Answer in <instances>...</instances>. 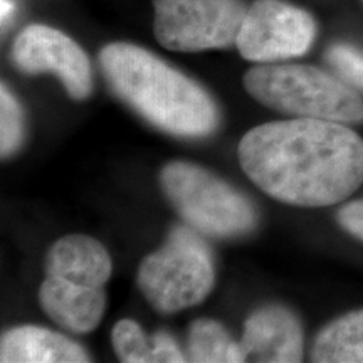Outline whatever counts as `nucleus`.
<instances>
[{
    "instance_id": "f257e3e1",
    "label": "nucleus",
    "mask_w": 363,
    "mask_h": 363,
    "mask_svg": "<svg viewBox=\"0 0 363 363\" xmlns=\"http://www.w3.org/2000/svg\"><path fill=\"white\" fill-rule=\"evenodd\" d=\"M238 155L262 192L289 206H335L363 182V140L338 121L291 118L259 125L242 136Z\"/></svg>"
},
{
    "instance_id": "f03ea898",
    "label": "nucleus",
    "mask_w": 363,
    "mask_h": 363,
    "mask_svg": "<svg viewBox=\"0 0 363 363\" xmlns=\"http://www.w3.org/2000/svg\"><path fill=\"white\" fill-rule=\"evenodd\" d=\"M99 66L113 93L158 130L203 138L219 126V108L211 94L147 49L108 44L99 52Z\"/></svg>"
},
{
    "instance_id": "7ed1b4c3",
    "label": "nucleus",
    "mask_w": 363,
    "mask_h": 363,
    "mask_svg": "<svg viewBox=\"0 0 363 363\" xmlns=\"http://www.w3.org/2000/svg\"><path fill=\"white\" fill-rule=\"evenodd\" d=\"M254 99L271 110L296 118L338 123L363 121V99L352 84L306 65H259L244 76Z\"/></svg>"
},
{
    "instance_id": "20e7f679",
    "label": "nucleus",
    "mask_w": 363,
    "mask_h": 363,
    "mask_svg": "<svg viewBox=\"0 0 363 363\" xmlns=\"http://www.w3.org/2000/svg\"><path fill=\"white\" fill-rule=\"evenodd\" d=\"M160 185L177 212L199 234L233 239L256 229L259 217L251 199L202 167L172 162L162 170Z\"/></svg>"
},
{
    "instance_id": "39448f33",
    "label": "nucleus",
    "mask_w": 363,
    "mask_h": 363,
    "mask_svg": "<svg viewBox=\"0 0 363 363\" xmlns=\"http://www.w3.org/2000/svg\"><path fill=\"white\" fill-rule=\"evenodd\" d=\"M214 281L211 249L190 225H175L167 242L145 257L138 269L140 291L162 315L201 305Z\"/></svg>"
},
{
    "instance_id": "423d86ee",
    "label": "nucleus",
    "mask_w": 363,
    "mask_h": 363,
    "mask_svg": "<svg viewBox=\"0 0 363 363\" xmlns=\"http://www.w3.org/2000/svg\"><path fill=\"white\" fill-rule=\"evenodd\" d=\"M153 9L163 48L199 52L235 45L249 7L242 0H153Z\"/></svg>"
},
{
    "instance_id": "0eeeda50",
    "label": "nucleus",
    "mask_w": 363,
    "mask_h": 363,
    "mask_svg": "<svg viewBox=\"0 0 363 363\" xmlns=\"http://www.w3.org/2000/svg\"><path fill=\"white\" fill-rule=\"evenodd\" d=\"M316 22L303 9L284 0H254L240 26L235 48L257 65H272L310 51Z\"/></svg>"
},
{
    "instance_id": "6e6552de",
    "label": "nucleus",
    "mask_w": 363,
    "mask_h": 363,
    "mask_svg": "<svg viewBox=\"0 0 363 363\" xmlns=\"http://www.w3.org/2000/svg\"><path fill=\"white\" fill-rule=\"evenodd\" d=\"M13 66L26 74L52 72L72 99H86L93 91V69L83 48L61 30L44 24L27 26L13 40Z\"/></svg>"
},
{
    "instance_id": "1a4fd4ad",
    "label": "nucleus",
    "mask_w": 363,
    "mask_h": 363,
    "mask_svg": "<svg viewBox=\"0 0 363 363\" xmlns=\"http://www.w3.org/2000/svg\"><path fill=\"white\" fill-rule=\"evenodd\" d=\"M240 347L246 360L267 363L301 362V323L298 316L286 306H262L246 320Z\"/></svg>"
},
{
    "instance_id": "9d476101",
    "label": "nucleus",
    "mask_w": 363,
    "mask_h": 363,
    "mask_svg": "<svg viewBox=\"0 0 363 363\" xmlns=\"http://www.w3.org/2000/svg\"><path fill=\"white\" fill-rule=\"evenodd\" d=\"M39 303L54 323L72 333H89L101 323L106 306L103 288H89L59 276H45Z\"/></svg>"
},
{
    "instance_id": "9b49d317",
    "label": "nucleus",
    "mask_w": 363,
    "mask_h": 363,
    "mask_svg": "<svg viewBox=\"0 0 363 363\" xmlns=\"http://www.w3.org/2000/svg\"><path fill=\"white\" fill-rule=\"evenodd\" d=\"M111 271L110 254L89 235H66L45 256V276H59L89 288H103Z\"/></svg>"
},
{
    "instance_id": "f8f14e48",
    "label": "nucleus",
    "mask_w": 363,
    "mask_h": 363,
    "mask_svg": "<svg viewBox=\"0 0 363 363\" xmlns=\"http://www.w3.org/2000/svg\"><path fill=\"white\" fill-rule=\"evenodd\" d=\"M89 360L79 343L40 326H17L6 331L0 342L2 363H86Z\"/></svg>"
},
{
    "instance_id": "ddd939ff",
    "label": "nucleus",
    "mask_w": 363,
    "mask_h": 363,
    "mask_svg": "<svg viewBox=\"0 0 363 363\" xmlns=\"http://www.w3.org/2000/svg\"><path fill=\"white\" fill-rule=\"evenodd\" d=\"M311 360L318 363H363V310L348 313L316 335Z\"/></svg>"
},
{
    "instance_id": "4468645a",
    "label": "nucleus",
    "mask_w": 363,
    "mask_h": 363,
    "mask_svg": "<svg viewBox=\"0 0 363 363\" xmlns=\"http://www.w3.org/2000/svg\"><path fill=\"white\" fill-rule=\"evenodd\" d=\"M187 362L240 363L246 362V355L240 342L233 340L224 326L214 320L201 318L189 328Z\"/></svg>"
},
{
    "instance_id": "2eb2a0df",
    "label": "nucleus",
    "mask_w": 363,
    "mask_h": 363,
    "mask_svg": "<svg viewBox=\"0 0 363 363\" xmlns=\"http://www.w3.org/2000/svg\"><path fill=\"white\" fill-rule=\"evenodd\" d=\"M111 342L118 358L125 363H155V342L147 337L136 321L121 320L111 331Z\"/></svg>"
},
{
    "instance_id": "dca6fc26",
    "label": "nucleus",
    "mask_w": 363,
    "mask_h": 363,
    "mask_svg": "<svg viewBox=\"0 0 363 363\" xmlns=\"http://www.w3.org/2000/svg\"><path fill=\"white\" fill-rule=\"evenodd\" d=\"M24 136V115L19 101L7 89L6 84L0 88V153L11 157L21 147Z\"/></svg>"
},
{
    "instance_id": "f3484780",
    "label": "nucleus",
    "mask_w": 363,
    "mask_h": 363,
    "mask_svg": "<svg viewBox=\"0 0 363 363\" xmlns=\"http://www.w3.org/2000/svg\"><path fill=\"white\" fill-rule=\"evenodd\" d=\"M326 61L348 84L363 91V54L348 44H335L326 51Z\"/></svg>"
},
{
    "instance_id": "a211bd4d",
    "label": "nucleus",
    "mask_w": 363,
    "mask_h": 363,
    "mask_svg": "<svg viewBox=\"0 0 363 363\" xmlns=\"http://www.w3.org/2000/svg\"><path fill=\"white\" fill-rule=\"evenodd\" d=\"M338 222L348 234L363 240V199H358V201H353L340 208Z\"/></svg>"
},
{
    "instance_id": "6ab92c4d",
    "label": "nucleus",
    "mask_w": 363,
    "mask_h": 363,
    "mask_svg": "<svg viewBox=\"0 0 363 363\" xmlns=\"http://www.w3.org/2000/svg\"><path fill=\"white\" fill-rule=\"evenodd\" d=\"M13 2L12 0H2V22L6 24V21H9L12 17L13 12Z\"/></svg>"
}]
</instances>
